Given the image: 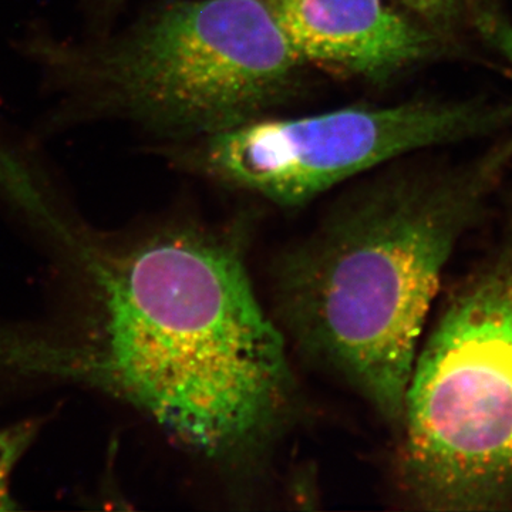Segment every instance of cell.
<instances>
[{
    "instance_id": "8992f818",
    "label": "cell",
    "mask_w": 512,
    "mask_h": 512,
    "mask_svg": "<svg viewBox=\"0 0 512 512\" xmlns=\"http://www.w3.org/2000/svg\"><path fill=\"white\" fill-rule=\"evenodd\" d=\"M303 63L340 76L386 82L440 52L433 28L384 0H268Z\"/></svg>"
},
{
    "instance_id": "52a82bcc",
    "label": "cell",
    "mask_w": 512,
    "mask_h": 512,
    "mask_svg": "<svg viewBox=\"0 0 512 512\" xmlns=\"http://www.w3.org/2000/svg\"><path fill=\"white\" fill-rule=\"evenodd\" d=\"M40 421L29 420L0 430V511L15 510L9 483L13 468L39 433Z\"/></svg>"
},
{
    "instance_id": "ba28073f",
    "label": "cell",
    "mask_w": 512,
    "mask_h": 512,
    "mask_svg": "<svg viewBox=\"0 0 512 512\" xmlns=\"http://www.w3.org/2000/svg\"><path fill=\"white\" fill-rule=\"evenodd\" d=\"M473 23L478 33L512 69V23L497 8L483 5L473 10Z\"/></svg>"
},
{
    "instance_id": "9c48e42d",
    "label": "cell",
    "mask_w": 512,
    "mask_h": 512,
    "mask_svg": "<svg viewBox=\"0 0 512 512\" xmlns=\"http://www.w3.org/2000/svg\"><path fill=\"white\" fill-rule=\"evenodd\" d=\"M400 2L420 16L427 26L434 29L450 28L467 6V0H400Z\"/></svg>"
},
{
    "instance_id": "277c9868",
    "label": "cell",
    "mask_w": 512,
    "mask_h": 512,
    "mask_svg": "<svg viewBox=\"0 0 512 512\" xmlns=\"http://www.w3.org/2000/svg\"><path fill=\"white\" fill-rule=\"evenodd\" d=\"M491 247L420 345L400 421V484L421 510H512V190Z\"/></svg>"
},
{
    "instance_id": "3957f363",
    "label": "cell",
    "mask_w": 512,
    "mask_h": 512,
    "mask_svg": "<svg viewBox=\"0 0 512 512\" xmlns=\"http://www.w3.org/2000/svg\"><path fill=\"white\" fill-rule=\"evenodd\" d=\"M28 46L62 119L121 117L192 140L261 119L295 92L303 64L268 0H174L113 39Z\"/></svg>"
},
{
    "instance_id": "7a4b0ae2",
    "label": "cell",
    "mask_w": 512,
    "mask_h": 512,
    "mask_svg": "<svg viewBox=\"0 0 512 512\" xmlns=\"http://www.w3.org/2000/svg\"><path fill=\"white\" fill-rule=\"evenodd\" d=\"M511 170L508 134L461 163L387 175L279 262L292 338L393 426L444 268Z\"/></svg>"
},
{
    "instance_id": "6da1fadb",
    "label": "cell",
    "mask_w": 512,
    "mask_h": 512,
    "mask_svg": "<svg viewBox=\"0 0 512 512\" xmlns=\"http://www.w3.org/2000/svg\"><path fill=\"white\" fill-rule=\"evenodd\" d=\"M92 274L89 338L6 350L13 365L100 387L211 460H248L274 439L295 384L231 238L161 229L96 259Z\"/></svg>"
},
{
    "instance_id": "5b68a950",
    "label": "cell",
    "mask_w": 512,
    "mask_h": 512,
    "mask_svg": "<svg viewBox=\"0 0 512 512\" xmlns=\"http://www.w3.org/2000/svg\"><path fill=\"white\" fill-rule=\"evenodd\" d=\"M512 127V101H409L256 119L184 147L192 170L284 207L424 148L493 137Z\"/></svg>"
}]
</instances>
